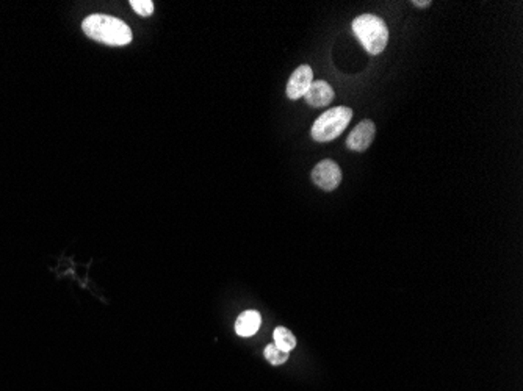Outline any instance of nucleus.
<instances>
[{
  "label": "nucleus",
  "instance_id": "obj_1",
  "mask_svg": "<svg viewBox=\"0 0 523 391\" xmlns=\"http://www.w3.org/2000/svg\"><path fill=\"white\" fill-rule=\"evenodd\" d=\"M85 35L107 45H128L132 30L124 21L107 14H91L82 22Z\"/></svg>",
  "mask_w": 523,
  "mask_h": 391
},
{
  "label": "nucleus",
  "instance_id": "obj_2",
  "mask_svg": "<svg viewBox=\"0 0 523 391\" xmlns=\"http://www.w3.org/2000/svg\"><path fill=\"white\" fill-rule=\"evenodd\" d=\"M353 31L370 55H379L389 43V28L375 14H362L353 21Z\"/></svg>",
  "mask_w": 523,
  "mask_h": 391
},
{
  "label": "nucleus",
  "instance_id": "obj_3",
  "mask_svg": "<svg viewBox=\"0 0 523 391\" xmlns=\"http://www.w3.org/2000/svg\"><path fill=\"white\" fill-rule=\"evenodd\" d=\"M353 119V109L348 107H336L323 113L312 125L311 135L316 143H329L342 135L348 124Z\"/></svg>",
  "mask_w": 523,
  "mask_h": 391
},
{
  "label": "nucleus",
  "instance_id": "obj_4",
  "mask_svg": "<svg viewBox=\"0 0 523 391\" xmlns=\"http://www.w3.org/2000/svg\"><path fill=\"white\" fill-rule=\"evenodd\" d=\"M312 180L324 191H334L342 182V169L332 160L320 161L312 171Z\"/></svg>",
  "mask_w": 523,
  "mask_h": 391
},
{
  "label": "nucleus",
  "instance_id": "obj_5",
  "mask_svg": "<svg viewBox=\"0 0 523 391\" xmlns=\"http://www.w3.org/2000/svg\"><path fill=\"white\" fill-rule=\"evenodd\" d=\"M376 135V125L373 121L366 119L359 122L356 127L351 130L350 136L346 139L348 149H351L354 152H363L367 151L370 144L373 143Z\"/></svg>",
  "mask_w": 523,
  "mask_h": 391
},
{
  "label": "nucleus",
  "instance_id": "obj_6",
  "mask_svg": "<svg viewBox=\"0 0 523 391\" xmlns=\"http://www.w3.org/2000/svg\"><path fill=\"white\" fill-rule=\"evenodd\" d=\"M312 82H314V73L311 66L303 65L296 68V70L291 74L287 83V97L291 100L303 97L307 90L311 88Z\"/></svg>",
  "mask_w": 523,
  "mask_h": 391
},
{
  "label": "nucleus",
  "instance_id": "obj_7",
  "mask_svg": "<svg viewBox=\"0 0 523 391\" xmlns=\"http://www.w3.org/2000/svg\"><path fill=\"white\" fill-rule=\"evenodd\" d=\"M304 99L307 102V105L311 107H326L329 105L332 99H334V90L331 88V85L326 83L324 80H316L312 82L311 88L307 90V92L304 94Z\"/></svg>",
  "mask_w": 523,
  "mask_h": 391
},
{
  "label": "nucleus",
  "instance_id": "obj_8",
  "mask_svg": "<svg viewBox=\"0 0 523 391\" xmlns=\"http://www.w3.org/2000/svg\"><path fill=\"white\" fill-rule=\"evenodd\" d=\"M262 324L260 313L256 310H247L235 321V332L240 336H252L256 335Z\"/></svg>",
  "mask_w": 523,
  "mask_h": 391
},
{
  "label": "nucleus",
  "instance_id": "obj_9",
  "mask_svg": "<svg viewBox=\"0 0 523 391\" xmlns=\"http://www.w3.org/2000/svg\"><path fill=\"white\" fill-rule=\"evenodd\" d=\"M273 336H274V344L279 349H282L285 352H290L291 349H295L296 338H295V335H293L289 331V328L276 327L274 332H273Z\"/></svg>",
  "mask_w": 523,
  "mask_h": 391
},
{
  "label": "nucleus",
  "instance_id": "obj_10",
  "mask_svg": "<svg viewBox=\"0 0 523 391\" xmlns=\"http://www.w3.org/2000/svg\"><path fill=\"white\" fill-rule=\"evenodd\" d=\"M289 355H290V352H285V350L279 349L274 343L268 344V346L265 348V358L274 366H279V365L287 362Z\"/></svg>",
  "mask_w": 523,
  "mask_h": 391
},
{
  "label": "nucleus",
  "instance_id": "obj_11",
  "mask_svg": "<svg viewBox=\"0 0 523 391\" xmlns=\"http://www.w3.org/2000/svg\"><path fill=\"white\" fill-rule=\"evenodd\" d=\"M130 5L135 13H138L143 18H147L154 13V4L150 0H130Z\"/></svg>",
  "mask_w": 523,
  "mask_h": 391
},
{
  "label": "nucleus",
  "instance_id": "obj_12",
  "mask_svg": "<svg viewBox=\"0 0 523 391\" xmlns=\"http://www.w3.org/2000/svg\"><path fill=\"white\" fill-rule=\"evenodd\" d=\"M412 5H415L418 8H428V6L431 5V2H430V0H414V2H412Z\"/></svg>",
  "mask_w": 523,
  "mask_h": 391
}]
</instances>
